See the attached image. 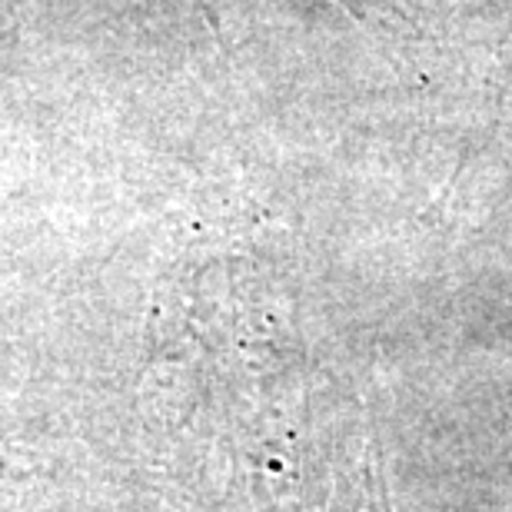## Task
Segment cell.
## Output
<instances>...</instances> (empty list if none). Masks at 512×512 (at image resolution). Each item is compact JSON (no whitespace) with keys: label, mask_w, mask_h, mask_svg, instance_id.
Returning <instances> with one entry per match:
<instances>
[{"label":"cell","mask_w":512,"mask_h":512,"mask_svg":"<svg viewBox=\"0 0 512 512\" xmlns=\"http://www.w3.org/2000/svg\"><path fill=\"white\" fill-rule=\"evenodd\" d=\"M346 512H389L383 479L376 476V469H373V459H370V456L363 459L360 479H356V496L350 499V506H346Z\"/></svg>","instance_id":"cell-1"}]
</instances>
